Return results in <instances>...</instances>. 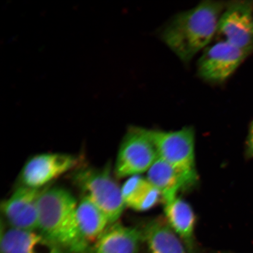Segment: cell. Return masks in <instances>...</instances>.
<instances>
[{
  "mask_svg": "<svg viewBox=\"0 0 253 253\" xmlns=\"http://www.w3.org/2000/svg\"><path fill=\"white\" fill-rule=\"evenodd\" d=\"M1 253H66L39 231L12 227L1 232Z\"/></svg>",
  "mask_w": 253,
  "mask_h": 253,
  "instance_id": "30bf717a",
  "label": "cell"
},
{
  "mask_svg": "<svg viewBox=\"0 0 253 253\" xmlns=\"http://www.w3.org/2000/svg\"><path fill=\"white\" fill-rule=\"evenodd\" d=\"M144 130L156 146L158 158L181 174L189 188L197 183L194 128L185 126L172 131L146 128Z\"/></svg>",
  "mask_w": 253,
  "mask_h": 253,
  "instance_id": "3957f363",
  "label": "cell"
},
{
  "mask_svg": "<svg viewBox=\"0 0 253 253\" xmlns=\"http://www.w3.org/2000/svg\"><path fill=\"white\" fill-rule=\"evenodd\" d=\"M121 189L126 207L137 211L149 210L162 199L160 192L147 179L139 175L129 177Z\"/></svg>",
  "mask_w": 253,
  "mask_h": 253,
  "instance_id": "9a60e30c",
  "label": "cell"
},
{
  "mask_svg": "<svg viewBox=\"0 0 253 253\" xmlns=\"http://www.w3.org/2000/svg\"><path fill=\"white\" fill-rule=\"evenodd\" d=\"M78 204L70 192L47 186L39 203V230L66 253H91L79 229Z\"/></svg>",
  "mask_w": 253,
  "mask_h": 253,
  "instance_id": "7a4b0ae2",
  "label": "cell"
},
{
  "mask_svg": "<svg viewBox=\"0 0 253 253\" xmlns=\"http://www.w3.org/2000/svg\"><path fill=\"white\" fill-rule=\"evenodd\" d=\"M217 34L223 41L250 53L253 50V1L226 3Z\"/></svg>",
  "mask_w": 253,
  "mask_h": 253,
  "instance_id": "52a82bcc",
  "label": "cell"
},
{
  "mask_svg": "<svg viewBox=\"0 0 253 253\" xmlns=\"http://www.w3.org/2000/svg\"><path fill=\"white\" fill-rule=\"evenodd\" d=\"M21 185L3 202L1 211L12 228L39 230V203L44 189Z\"/></svg>",
  "mask_w": 253,
  "mask_h": 253,
  "instance_id": "9c48e42d",
  "label": "cell"
},
{
  "mask_svg": "<svg viewBox=\"0 0 253 253\" xmlns=\"http://www.w3.org/2000/svg\"><path fill=\"white\" fill-rule=\"evenodd\" d=\"M250 52L221 40L208 46L198 63V74L204 80L221 83L228 79Z\"/></svg>",
  "mask_w": 253,
  "mask_h": 253,
  "instance_id": "8992f818",
  "label": "cell"
},
{
  "mask_svg": "<svg viewBox=\"0 0 253 253\" xmlns=\"http://www.w3.org/2000/svg\"><path fill=\"white\" fill-rule=\"evenodd\" d=\"M77 214L79 229L89 243L96 242L110 224L107 215L84 196L78 205Z\"/></svg>",
  "mask_w": 253,
  "mask_h": 253,
  "instance_id": "2e32d148",
  "label": "cell"
},
{
  "mask_svg": "<svg viewBox=\"0 0 253 253\" xmlns=\"http://www.w3.org/2000/svg\"><path fill=\"white\" fill-rule=\"evenodd\" d=\"M79 164V158L70 154L37 155L25 163L21 170L22 185L34 188L45 187L53 179L75 169Z\"/></svg>",
  "mask_w": 253,
  "mask_h": 253,
  "instance_id": "ba28073f",
  "label": "cell"
},
{
  "mask_svg": "<svg viewBox=\"0 0 253 253\" xmlns=\"http://www.w3.org/2000/svg\"><path fill=\"white\" fill-rule=\"evenodd\" d=\"M226 2L204 1L174 16L161 33L166 45L183 62L207 48L217 34Z\"/></svg>",
  "mask_w": 253,
  "mask_h": 253,
  "instance_id": "6da1fadb",
  "label": "cell"
},
{
  "mask_svg": "<svg viewBox=\"0 0 253 253\" xmlns=\"http://www.w3.org/2000/svg\"><path fill=\"white\" fill-rule=\"evenodd\" d=\"M110 167L102 169H84L74 176V182L108 217L110 224L118 222L126 207L122 189L113 178Z\"/></svg>",
  "mask_w": 253,
  "mask_h": 253,
  "instance_id": "277c9868",
  "label": "cell"
},
{
  "mask_svg": "<svg viewBox=\"0 0 253 253\" xmlns=\"http://www.w3.org/2000/svg\"><path fill=\"white\" fill-rule=\"evenodd\" d=\"M141 230L150 253H189L182 240L161 218L151 220Z\"/></svg>",
  "mask_w": 253,
  "mask_h": 253,
  "instance_id": "4fadbf2b",
  "label": "cell"
},
{
  "mask_svg": "<svg viewBox=\"0 0 253 253\" xmlns=\"http://www.w3.org/2000/svg\"><path fill=\"white\" fill-rule=\"evenodd\" d=\"M164 213L167 222L182 240L189 253H195L196 216L191 206L176 197L165 204Z\"/></svg>",
  "mask_w": 253,
  "mask_h": 253,
  "instance_id": "7c38bea8",
  "label": "cell"
},
{
  "mask_svg": "<svg viewBox=\"0 0 253 253\" xmlns=\"http://www.w3.org/2000/svg\"><path fill=\"white\" fill-rule=\"evenodd\" d=\"M246 156L248 158H253V122L249 129L248 140H247Z\"/></svg>",
  "mask_w": 253,
  "mask_h": 253,
  "instance_id": "e0dca14e",
  "label": "cell"
},
{
  "mask_svg": "<svg viewBox=\"0 0 253 253\" xmlns=\"http://www.w3.org/2000/svg\"><path fill=\"white\" fill-rule=\"evenodd\" d=\"M143 242L141 229L116 222L96 240L91 253H137Z\"/></svg>",
  "mask_w": 253,
  "mask_h": 253,
  "instance_id": "8fae6325",
  "label": "cell"
},
{
  "mask_svg": "<svg viewBox=\"0 0 253 253\" xmlns=\"http://www.w3.org/2000/svg\"><path fill=\"white\" fill-rule=\"evenodd\" d=\"M158 158L157 148L144 128L131 126L120 144L115 175L118 178L138 175L148 171Z\"/></svg>",
  "mask_w": 253,
  "mask_h": 253,
  "instance_id": "5b68a950",
  "label": "cell"
},
{
  "mask_svg": "<svg viewBox=\"0 0 253 253\" xmlns=\"http://www.w3.org/2000/svg\"><path fill=\"white\" fill-rule=\"evenodd\" d=\"M147 179L160 192L164 204L176 198L181 190L189 188L181 174L160 158L148 170Z\"/></svg>",
  "mask_w": 253,
  "mask_h": 253,
  "instance_id": "5bb4252c",
  "label": "cell"
}]
</instances>
